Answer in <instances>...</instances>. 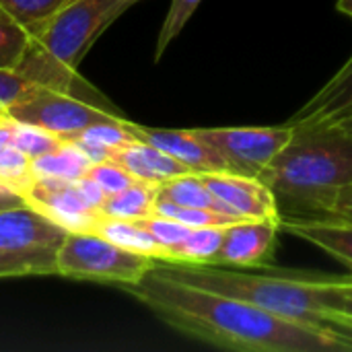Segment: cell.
<instances>
[{"mask_svg":"<svg viewBox=\"0 0 352 352\" xmlns=\"http://www.w3.org/2000/svg\"><path fill=\"white\" fill-rule=\"evenodd\" d=\"M173 330L200 342L239 352H352L324 328L266 311L254 303L173 280L153 266L124 287Z\"/></svg>","mask_w":352,"mask_h":352,"instance_id":"cell-1","label":"cell"},{"mask_svg":"<svg viewBox=\"0 0 352 352\" xmlns=\"http://www.w3.org/2000/svg\"><path fill=\"white\" fill-rule=\"evenodd\" d=\"M293 128L260 179L293 217H328L334 198L352 186V136L338 122Z\"/></svg>","mask_w":352,"mask_h":352,"instance_id":"cell-2","label":"cell"},{"mask_svg":"<svg viewBox=\"0 0 352 352\" xmlns=\"http://www.w3.org/2000/svg\"><path fill=\"white\" fill-rule=\"evenodd\" d=\"M153 268L173 280L194 285L219 295L254 303L293 322L320 326L324 309L332 307L334 285L342 276L307 274H256L231 270L223 264H186L153 260Z\"/></svg>","mask_w":352,"mask_h":352,"instance_id":"cell-3","label":"cell"},{"mask_svg":"<svg viewBox=\"0 0 352 352\" xmlns=\"http://www.w3.org/2000/svg\"><path fill=\"white\" fill-rule=\"evenodd\" d=\"M132 4L130 0H70L39 39H31L21 72L45 87L72 93L82 82L76 68L97 37Z\"/></svg>","mask_w":352,"mask_h":352,"instance_id":"cell-4","label":"cell"},{"mask_svg":"<svg viewBox=\"0 0 352 352\" xmlns=\"http://www.w3.org/2000/svg\"><path fill=\"white\" fill-rule=\"evenodd\" d=\"M151 266L153 258L120 248L93 231H68L56 254V274L120 289L138 283Z\"/></svg>","mask_w":352,"mask_h":352,"instance_id":"cell-5","label":"cell"},{"mask_svg":"<svg viewBox=\"0 0 352 352\" xmlns=\"http://www.w3.org/2000/svg\"><path fill=\"white\" fill-rule=\"evenodd\" d=\"M4 113L16 122L39 126L62 138H68L97 124L122 120L118 111L85 101L70 91L45 87V85L35 87L27 97L8 105Z\"/></svg>","mask_w":352,"mask_h":352,"instance_id":"cell-6","label":"cell"},{"mask_svg":"<svg viewBox=\"0 0 352 352\" xmlns=\"http://www.w3.org/2000/svg\"><path fill=\"white\" fill-rule=\"evenodd\" d=\"M66 233L29 204L0 210V252L27 260L37 274H56V254Z\"/></svg>","mask_w":352,"mask_h":352,"instance_id":"cell-7","label":"cell"},{"mask_svg":"<svg viewBox=\"0 0 352 352\" xmlns=\"http://www.w3.org/2000/svg\"><path fill=\"white\" fill-rule=\"evenodd\" d=\"M212 148H217L235 169V173L260 177L272 159L291 140L295 128L283 126L262 128H194Z\"/></svg>","mask_w":352,"mask_h":352,"instance_id":"cell-8","label":"cell"},{"mask_svg":"<svg viewBox=\"0 0 352 352\" xmlns=\"http://www.w3.org/2000/svg\"><path fill=\"white\" fill-rule=\"evenodd\" d=\"M27 204L62 225L66 231H93L101 221V212L87 200L78 179L37 177L25 196Z\"/></svg>","mask_w":352,"mask_h":352,"instance_id":"cell-9","label":"cell"},{"mask_svg":"<svg viewBox=\"0 0 352 352\" xmlns=\"http://www.w3.org/2000/svg\"><path fill=\"white\" fill-rule=\"evenodd\" d=\"M202 177L233 217L250 221H274L280 225L283 212L278 198L260 177L231 171L206 173Z\"/></svg>","mask_w":352,"mask_h":352,"instance_id":"cell-10","label":"cell"},{"mask_svg":"<svg viewBox=\"0 0 352 352\" xmlns=\"http://www.w3.org/2000/svg\"><path fill=\"white\" fill-rule=\"evenodd\" d=\"M132 132L136 138L151 142L159 146L161 151L175 157L179 163H184L192 173L206 175V173H235L233 165L217 151L212 148L204 138L196 134V130H169V128H146L140 124L130 122Z\"/></svg>","mask_w":352,"mask_h":352,"instance_id":"cell-11","label":"cell"},{"mask_svg":"<svg viewBox=\"0 0 352 352\" xmlns=\"http://www.w3.org/2000/svg\"><path fill=\"white\" fill-rule=\"evenodd\" d=\"M280 225L274 221L241 219L225 227V239L217 264L252 268L262 266L272 258L276 233Z\"/></svg>","mask_w":352,"mask_h":352,"instance_id":"cell-12","label":"cell"},{"mask_svg":"<svg viewBox=\"0 0 352 352\" xmlns=\"http://www.w3.org/2000/svg\"><path fill=\"white\" fill-rule=\"evenodd\" d=\"M280 229L320 248L352 270V221L340 217H293L280 219Z\"/></svg>","mask_w":352,"mask_h":352,"instance_id":"cell-13","label":"cell"},{"mask_svg":"<svg viewBox=\"0 0 352 352\" xmlns=\"http://www.w3.org/2000/svg\"><path fill=\"white\" fill-rule=\"evenodd\" d=\"M349 113H352V56L305 105L293 113L289 124H334Z\"/></svg>","mask_w":352,"mask_h":352,"instance_id":"cell-14","label":"cell"},{"mask_svg":"<svg viewBox=\"0 0 352 352\" xmlns=\"http://www.w3.org/2000/svg\"><path fill=\"white\" fill-rule=\"evenodd\" d=\"M109 161H116L118 165H122L138 182L153 184V186H159L171 177L184 175V173H192L175 157H171L169 153H165L159 146L144 142L140 138L118 146L111 153Z\"/></svg>","mask_w":352,"mask_h":352,"instance_id":"cell-15","label":"cell"},{"mask_svg":"<svg viewBox=\"0 0 352 352\" xmlns=\"http://www.w3.org/2000/svg\"><path fill=\"white\" fill-rule=\"evenodd\" d=\"M157 200H167V202H173V204H179V206L208 208V210L231 214L225 208V204L206 186L204 177L198 175V173H184V175L171 177V179L159 184L157 186Z\"/></svg>","mask_w":352,"mask_h":352,"instance_id":"cell-16","label":"cell"},{"mask_svg":"<svg viewBox=\"0 0 352 352\" xmlns=\"http://www.w3.org/2000/svg\"><path fill=\"white\" fill-rule=\"evenodd\" d=\"M155 200H157V186L136 182L130 188L105 196L99 212L107 219H122V221H140L155 214Z\"/></svg>","mask_w":352,"mask_h":352,"instance_id":"cell-17","label":"cell"},{"mask_svg":"<svg viewBox=\"0 0 352 352\" xmlns=\"http://www.w3.org/2000/svg\"><path fill=\"white\" fill-rule=\"evenodd\" d=\"M225 239V227H198L167 252L169 262L186 264H217Z\"/></svg>","mask_w":352,"mask_h":352,"instance_id":"cell-18","label":"cell"},{"mask_svg":"<svg viewBox=\"0 0 352 352\" xmlns=\"http://www.w3.org/2000/svg\"><path fill=\"white\" fill-rule=\"evenodd\" d=\"M95 233L107 237L109 241L118 243L120 248H126L136 254H144L153 260L163 258V248L157 243V239L136 221H122V219H107L101 214V221L95 229Z\"/></svg>","mask_w":352,"mask_h":352,"instance_id":"cell-19","label":"cell"},{"mask_svg":"<svg viewBox=\"0 0 352 352\" xmlns=\"http://www.w3.org/2000/svg\"><path fill=\"white\" fill-rule=\"evenodd\" d=\"M91 159L72 142H64L58 151L33 159L35 177H58L76 182L85 177L91 169Z\"/></svg>","mask_w":352,"mask_h":352,"instance_id":"cell-20","label":"cell"},{"mask_svg":"<svg viewBox=\"0 0 352 352\" xmlns=\"http://www.w3.org/2000/svg\"><path fill=\"white\" fill-rule=\"evenodd\" d=\"M70 0H0V6L31 35L39 39Z\"/></svg>","mask_w":352,"mask_h":352,"instance_id":"cell-21","label":"cell"},{"mask_svg":"<svg viewBox=\"0 0 352 352\" xmlns=\"http://www.w3.org/2000/svg\"><path fill=\"white\" fill-rule=\"evenodd\" d=\"M31 47V35L0 6V68L19 70Z\"/></svg>","mask_w":352,"mask_h":352,"instance_id":"cell-22","label":"cell"},{"mask_svg":"<svg viewBox=\"0 0 352 352\" xmlns=\"http://www.w3.org/2000/svg\"><path fill=\"white\" fill-rule=\"evenodd\" d=\"M155 214L173 219L190 229H198V227H227L235 221H241L237 217L225 214V212H217V210H208V208H194V206H179L167 200H155Z\"/></svg>","mask_w":352,"mask_h":352,"instance_id":"cell-23","label":"cell"},{"mask_svg":"<svg viewBox=\"0 0 352 352\" xmlns=\"http://www.w3.org/2000/svg\"><path fill=\"white\" fill-rule=\"evenodd\" d=\"M12 142L29 159H37V157H43L47 153L58 151L66 140L62 136L50 132V130L39 128V126H31V124H23V122L12 120Z\"/></svg>","mask_w":352,"mask_h":352,"instance_id":"cell-24","label":"cell"},{"mask_svg":"<svg viewBox=\"0 0 352 352\" xmlns=\"http://www.w3.org/2000/svg\"><path fill=\"white\" fill-rule=\"evenodd\" d=\"M202 0H171L167 16L161 25L159 37H157V45H155V62H159L165 54V50L171 45V41L184 31V27L188 25V21L192 19V14L196 12V8L200 6Z\"/></svg>","mask_w":352,"mask_h":352,"instance_id":"cell-25","label":"cell"},{"mask_svg":"<svg viewBox=\"0 0 352 352\" xmlns=\"http://www.w3.org/2000/svg\"><path fill=\"white\" fill-rule=\"evenodd\" d=\"M87 177H91L103 192L105 196L118 194L126 188H130L132 184H136L138 179L128 173L122 165H118L116 161H101V163H93Z\"/></svg>","mask_w":352,"mask_h":352,"instance_id":"cell-26","label":"cell"},{"mask_svg":"<svg viewBox=\"0 0 352 352\" xmlns=\"http://www.w3.org/2000/svg\"><path fill=\"white\" fill-rule=\"evenodd\" d=\"M136 223H140V225L157 239V243L163 248V258H161V260H165V258H167V252H169L173 245H177V243L190 233V227H186V225L173 221V219L161 217V214H151V217L140 219V221H136Z\"/></svg>","mask_w":352,"mask_h":352,"instance_id":"cell-27","label":"cell"},{"mask_svg":"<svg viewBox=\"0 0 352 352\" xmlns=\"http://www.w3.org/2000/svg\"><path fill=\"white\" fill-rule=\"evenodd\" d=\"M35 87H39L37 80H33L29 74L21 72V70H6L0 68V113L21 101L23 97H27Z\"/></svg>","mask_w":352,"mask_h":352,"instance_id":"cell-28","label":"cell"},{"mask_svg":"<svg viewBox=\"0 0 352 352\" xmlns=\"http://www.w3.org/2000/svg\"><path fill=\"white\" fill-rule=\"evenodd\" d=\"M320 326L352 346V314H344L338 309H324Z\"/></svg>","mask_w":352,"mask_h":352,"instance_id":"cell-29","label":"cell"},{"mask_svg":"<svg viewBox=\"0 0 352 352\" xmlns=\"http://www.w3.org/2000/svg\"><path fill=\"white\" fill-rule=\"evenodd\" d=\"M29 274H37L35 266L29 264L23 258H16L12 254H4L0 252V278H8V276H29Z\"/></svg>","mask_w":352,"mask_h":352,"instance_id":"cell-30","label":"cell"},{"mask_svg":"<svg viewBox=\"0 0 352 352\" xmlns=\"http://www.w3.org/2000/svg\"><path fill=\"white\" fill-rule=\"evenodd\" d=\"M330 309H338L344 314H352V274L351 276H342L332 291V307Z\"/></svg>","mask_w":352,"mask_h":352,"instance_id":"cell-31","label":"cell"},{"mask_svg":"<svg viewBox=\"0 0 352 352\" xmlns=\"http://www.w3.org/2000/svg\"><path fill=\"white\" fill-rule=\"evenodd\" d=\"M328 217H340V219H351L352 221V186L344 188V190L334 198Z\"/></svg>","mask_w":352,"mask_h":352,"instance_id":"cell-32","label":"cell"},{"mask_svg":"<svg viewBox=\"0 0 352 352\" xmlns=\"http://www.w3.org/2000/svg\"><path fill=\"white\" fill-rule=\"evenodd\" d=\"M27 204V200L16 194L14 190H10L8 186L0 184V210H6V208H14V206H23Z\"/></svg>","mask_w":352,"mask_h":352,"instance_id":"cell-33","label":"cell"},{"mask_svg":"<svg viewBox=\"0 0 352 352\" xmlns=\"http://www.w3.org/2000/svg\"><path fill=\"white\" fill-rule=\"evenodd\" d=\"M336 8H338L342 14H346V16H351L352 19V0H338V2H336Z\"/></svg>","mask_w":352,"mask_h":352,"instance_id":"cell-34","label":"cell"},{"mask_svg":"<svg viewBox=\"0 0 352 352\" xmlns=\"http://www.w3.org/2000/svg\"><path fill=\"white\" fill-rule=\"evenodd\" d=\"M338 124H340V126H342V128H344V130H346V132L352 136V113H349L346 118H342Z\"/></svg>","mask_w":352,"mask_h":352,"instance_id":"cell-35","label":"cell"},{"mask_svg":"<svg viewBox=\"0 0 352 352\" xmlns=\"http://www.w3.org/2000/svg\"><path fill=\"white\" fill-rule=\"evenodd\" d=\"M134 2H138V0H130V4H134Z\"/></svg>","mask_w":352,"mask_h":352,"instance_id":"cell-36","label":"cell"}]
</instances>
